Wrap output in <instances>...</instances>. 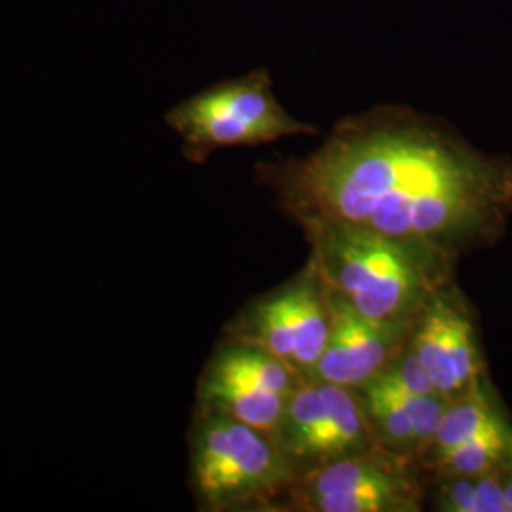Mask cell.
I'll return each mask as SVG.
<instances>
[{"label":"cell","instance_id":"obj_17","mask_svg":"<svg viewBox=\"0 0 512 512\" xmlns=\"http://www.w3.org/2000/svg\"><path fill=\"white\" fill-rule=\"evenodd\" d=\"M435 486V509L442 512H488V488L484 476H446Z\"/></svg>","mask_w":512,"mask_h":512},{"label":"cell","instance_id":"obj_13","mask_svg":"<svg viewBox=\"0 0 512 512\" xmlns=\"http://www.w3.org/2000/svg\"><path fill=\"white\" fill-rule=\"evenodd\" d=\"M507 414L495 393L490 376H482L467 391L452 399L442 418L433 440L420 458L423 473L444 454L456 448L461 442L475 437L499 416Z\"/></svg>","mask_w":512,"mask_h":512},{"label":"cell","instance_id":"obj_15","mask_svg":"<svg viewBox=\"0 0 512 512\" xmlns=\"http://www.w3.org/2000/svg\"><path fill=\"white\" fill-rule=\"evenodd\" d=\"M209 363L220 366L232 374H238L241 378H247L285 399H289L300 385L308 382L294 370L293 366L268 353L266 349L236 342L230 338L222 340V344L211 355Z\"/></svg>","mask_w":512,"mask_h":512},{"label":"cell","instance_id":"obj_3","mask_svg":"<svg viewBox=\"0 0 512 512\" xmlns=\"http://www.w3.org/2000/svg\"><path fill=\"white\" fill-rule=\"evenodd\" d=\"M294 480L272 435L196 406L190 427V488L200 511H279Z\"/></svg>","mask_w":512,"mask_h":512},{"label":"cell","instance_id":"obj_16","mask_svg":"<svg viewBox=\"0 0 512 512\" xmlns=\"http://www.w3.org/2000/svg\"><path fill=\"white\" fill-rule=\"evenodd\" d=\"M365 384L378 385L412 395H439L431 382L427 370L421 365L420 357L412 346V334L401 351L380 368Z\"/></svg>","mask_w":512,"mask_h":512},{"label":"cell","instance_id":"obj_8","mask_svg":"<svg viewBox=\"0 0 512 512\" xmlns=\"http://www.w3.org/2000/svg\"><path fill=\"white\" fill-rule=\"evenodd\" d=\"M366 427L378 448L420 463L450 403L442 395H412L378 385L353 387Z\"/></svg>","mask_w":512,"mask_h":512},{"label":"cell","instance_id":"obj_18","mask_svg":"<svg viewBox=\"0 0 512 512\" xmlns=\"http://www.w3.org/2000/svg\"><path fill=\"white\" fill-rule=\"evenodd\" d=\"M505 505L507 512H512V471L505 476Z\"/></svg>","mask_w":512,"mask_h":512},{"label":"cell","instance_id":"obj_10","mask_svg":"<svg viewBox=\"0 0 512 512\" xmlns=\"http://www.w3.org/2000/svg\"><path fill=\"white\" fill-rule=\"evenodd\" d=\"M287 283L293 302L294 368L304 380H313L329 340V289L311 256Z\"/></svg>","mask_w":512,"mask_h":512},{"label":"cell","instance_id":"obj_4","mask_svg":"<svg viewBox=\"0 0 512 512\" xmlns=\"http://www.w3.org/2000/svg\"><path fill=\"white\" fill-rule=\"evenodd\" d=\"M167 124L183 137L188 156L196 162L217 148L255 147L317 131L287 114L266 74H251L194 95L167 114Z\"/></svg>","mask_w":512,"mask_h":512},{"label":"cell","instance_id":"obj_2","mask_svg":"<svg viewBox=\"0 0 512 512\" xmlns=\"http://www.w3.org/2000/svg\"><path fill=\"white\" fill-rule=\"evenodd\" d=\"M298 226L323 281L370 319L414 325L427 298L456 279V260L416 243L344 222Z\"/></svg>","mask_w":512,"mask_h":512},{"label":"cell","instance_id":"obj_9","mask_svg":"<svg viewBox=\"0 0 512 512\" xmlns=\"http://www.w3.org/2000/svg\"><path fill=\"white\" fill-rule=\"evenodd\" d=\"M287 399L255 382L207 363L198 382L196 406L211 408L275 437Z\"/></svg>","mask_w":512,"mask_h":512},{"label":"cell","instance_id":"obj_6","mask_svg":"<svg viewBox=\"0 0 512 512\" xmlns=\"http://www.w3.org/2000/svg\"><path fill=\"white\" fill-rule=\"evenodd\" d=\"M412 346L437 393L450 401L488 374L475 310L456 279L440 285L423 304L412 329Z\"/></svg>","mask_w":512,"mask_h":512},{"label":"cell","instance_id":"obj_7","mask_svg":"<svg viewBox=\"0 0 512 512\" xmlns=\"http://www.w3.org/2000/svg\"><path fill=\"white\" fill-rule=\"evenodd\" d=\"M330 329L313 380L357 387L384 368L408 342L414 325L376 321L355 310L329 285Z\"/></svg>","mask_w":512,"mask_h":512},{"label":"cell","instance_id":"obj_5","mask_svg":"<svg viewBox=\"0 0 512 512\" xmlns=\"http://www.w3.org/2000/svg\"><path fill=\"white\" fill-rule=\"evenodd\" d=\"M427 486L418 461L374 448L296 478L279 511L420 512Z\"/></svg>","mask_w":512,"mask_h":512},{"label":"cell","instance_id":"obj_12","mask_svg":"<svg viewBox=\"0 0 512 512\" xmlns=\"http://www.w3.org/2000/svg\"><path fill=\"white\" fill-rule=\"evenodd\" d=\"M224 330L226 338L266 349L294 368L293 304L287 283L255 298Z\"/></svg>","mask_w":512,"mask_h":512},{"label":"cell","instance_id":"obj_1","mask_svg":"<svg viewBox=\"0 0 512 512\" xmlns=\"http://www.w3.org/2000/svg\"><path fill=\"white\" fill-rule=\"evenodd\" d=\"M256 175L296 224H353L456 262L497 243L512 217V158L404 107L349 116L308 156Z\"/></svg>","mask_w":512,"mask_h":512},{"label":"cell","instance_id":"obj_11","mask_svg":"<svg viewBox=\"0 0 512 512\" xmlns=\"http://www.w3.org/2000/svg\"><path fill=\"white\" fill-rule=\"evenodd\" d=\"M325 421L327 401L323 384L319 380H308L287 399L274 437L296 478L315 471Z\"/></svg>","mask_w":512,"mask_h":512},{"label":"cell","instance_id":"obj_14","mask_svg":"<svg viewBox=\"0 0 512 512\" xmlns=\"http://www.w3.org/2000/svg\"><path fill=\"white\" fill-rule=\"evenodd\" d=\"M512 471V421L507 414L452 448L427 471V482L446 476H484Z\"/></svg>","mask_w":512,"mask_h":512}]
</instances>
